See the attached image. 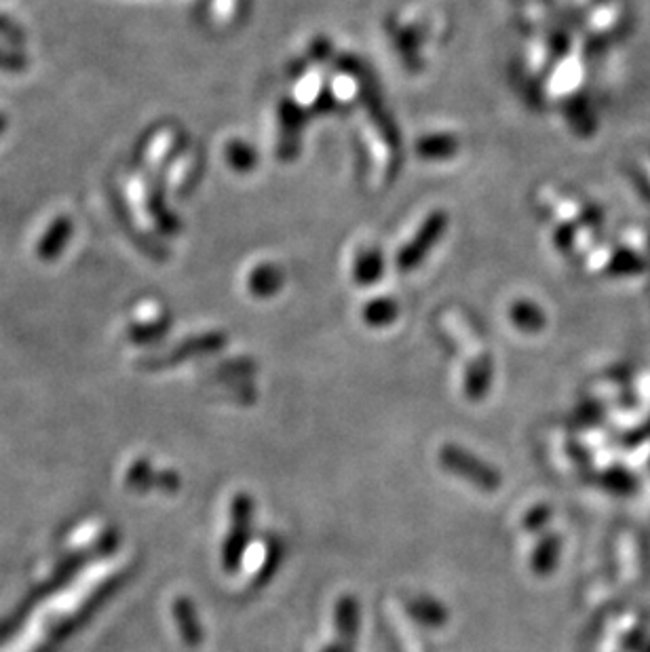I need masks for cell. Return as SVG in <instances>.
Instances as JSON below:
<instances>
[{"mask_svg":"<svg viewBox=\"0 0 650 652\" xmlns=\"http://www.w3.org/2000/svg\"><path fill=\"white\" fill-rule=\"evenodd\" d=\"M439 460H442V465L448 467L452 473L456 475H463L471 482H477L482 486H492V473L490 469H486L480 460H475L469 456V452L456 448V446H444L439 450Z\"/></svg>","mask_w":650,"mask_h":652,"instance_id":"1","label":"cell"},{"mask_svg":"<svg viewBox=\"0 0 650 652\" xmlns=\"http://www.w3.org/2000/svg\"><path fill=\"white\" fill-rule=\"evenodd\" d=\"M250 513H252L250 496L237 494L235 501H233V524H235V528H233L231 534H228V541H226V547H224L226 560L231 566L239 560V553L243 549L245 536H247V524H250Z\"/></svg>","mask_w":650,"mask_h":652,"instance_id":"2","label":"cell"},{"mask_svg":"<svg viewBox=\"0 0 650 652\" xmlns=\"http://www.w3.org/2000/svg\"><path fill=\"white\" fill-rule=\"evenodd\" d=\"M70 226L72 224H70L68 218H60L57 222H53V226L49 228V233L45 235L41 245H38V256H41L43 260H51L57 254H60L64 243L70 237Z\"/></svg>","mask_w":650,"mask_h":652,"instance_id":"3","label":"cell"},{"mask_svg":"<svg viewBox=\"0 0 650 652\" xmlns=\"http://www.w3.org/2000/svg\"><path fill=\"white\" fill-rule=\"evenodd\" d=\"M24 68H26L24 57H19V55L9 53V51H0V70L17 72V70H24Z\"/></svg>","mask_w":650,"mask_h":652,"instance_id":"7","label":"cell"},{"mask_svg":"<svg viewBox=\"0 0 650 652\" xmlns=\"http://www.w3.org/2000/svg\"><path fill=\"white\" fill-rule=\"evenodd\" d=\"M7 127V119L3 117V114H0V131H3Z\"/></svg>","mask_w":650,"mask_h":652,"instance_id":"9","label":"cell"},{"mask_svg":"<svg viewBox=\"0 0 650 652\" xmlns=\"http://www.w3.org/2000/svg\"><path fill=\"white\" fill-rule=\"evenodd\" d=\"M412 615H414L416 619H420V621H429V623H433V625L446 621V610H444L442 606H439V604L431 602V600H420V602H414V604H412Z\"/></svg>","mask_w":650,"mask_h":652,"instance_id":"6","label":"cell"},{"mask_svg":"<svg viewBox=\"0 0 650 652\" xmlns=\"http://www.w3.org/2000/svg\"><path fill=\"white\" fill-rule=\"evenodd\" d=\"M174 610H176V617L180 621V634H182L184 642L190 646H197L201 642V627H199V619L195 615L193 602L178 600Z\"/></svg>","mask_w":650,"mask_h":652,"instance_id":"4","label":"cell"},{"mask_svg":"<svg viewBox=\"0 0 650 652\" xmlns=\"http://www.w3.org/2000/svg\"><path fill=\"white\" fill-rule=\"evenodd\" d=\"M336 625L340 629V634H344L347 638H353L357 634V606L351 598H344L338 602Z\"/></svg>","mask_w":650,"mask_h":652,"instance_id":"5","label":"cell"},{"mask_svg":"<svg viewBox=\"0 0 650 652\" xmlns=\"http://www.w3.org/2000/svg\"><path fill=\"white\" fill-rule=\"evenodd\" d=\"M0 30H5L3 34L13 38V41H19V36H22V34H19V30L9 22V19H0Z\"/></svg>","mask_w":650,"mask_h":652,"instance_id":"8","label":"cell"}]
</instances>
